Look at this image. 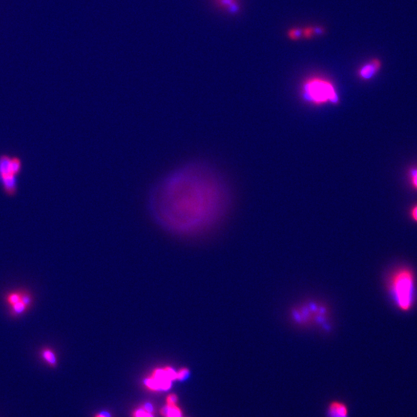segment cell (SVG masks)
Here are the masks:
<instances>
[{
  "instance_id": "1",
  "label": "cell",
  "mask_w": 417,
  "mask_h": 417,
  "mask_svg": "<svg viewBox=\"0 0 417 417\" xmlns=\"http://www.w3.org/2000/svg\"><path fill=\"white\" fill-rule=\"evenodd\" d=\"M147 198L155 222L179 234L203 233L215 227L225 216L231 200L224 178L202 160L189 161L165 174Z\"/></svg>"
},
{
  "instance_id": "2",
  "label": "cell",
  "mask_w": 417,
  "mask_h": 417,
  "mask_svg": "<svg viewBox=\"0 0 417 417\" xmlns=\"http://www.w3.org/2000/svg\"><path fill=\"white\" fill-rule=\"evenodd\" d=\"M385 288L390 301L397 310L409 313L417 301V274L408 264H397L389 270L385 277Z\"/></svg>"
},
{
  "instance_id": "3",
  "label": "cell",
  "mask_w": 417,
  "mask_h": 417,
  "mask_svg": "<svg viewBox=\"0 0 417 417\" xmlns=\"http://www.w3.org/2000/svg\"><path fill=\"white\" fill-rule=\"evenodd\" d=\"M299 95L301 101L311 107L337 106L341 103L335 83L321 74H312L304 78L300 84Z\"/></svg>"
},
{
  "instance_id": "4",
  "label": "cell",
  "mask_w": 417,
  "mask_h": 417,
  "mask_svg": "<svg viewBox=\"0 0 417 417\" xmlns=\"http://www.w3.org/2000/svg\"><path fill=\"white\" fill-rule=\"evenodd\" d=\"M291 318L297 326L315 327L322 331L331 328L329 308L321 301H306L296 305L292 309Z\"/></svg>"
},
{
  "instance_id": "5",
  "label": "cell",
  "mask_w": 417,
  "mask_h": 417,
  "mask_svg": "<svg viewBox=\"0 0 417 417\" xmlns=\"http://www.w3.org/2000/svg\"><path fill=\"white\" fill-rule=\"evenodd\" d=\"M23 168L22 159L17 155L0 154V187L5 196L14 198L19 192V178Z\"/></svg>"
},
{
  "instance_id": "6",
  "label": "cell",
  "mask_w": 417,
  "mask_h": 417,
  "mask_svg": "<svg viewBox=\"0 0 417 417\" xmlns=\"http://www.w3.org/2000/svg\"><path fill=\"white\" fill-rule=\"evenodd\" d=\"M177 380V372L171 366L154 369L151 375L144 380V385L151 391H167Z\"/></svg>"
},
{
  "instance_id": "7",
  "label": "cell",
  "mask_w": 417,
  "mask_h": 417,
  "mask_svg": "<svg viewBox=\"0 0 417 417\" xmlns=\"http://www.w3.org/2000/svg\"><path fill=\"white\" fill-rule=\"evenodd\" d=\"M382 67V62L379 58H372L358 67L357 77L362 82H369L375 78Z\"/></svg>"
},
{
  "instance_id": "8",
  "label": "cell",
  "mask_w": 417,
  "mask_h": 417,
  "mask_svg": "<svg viewBox=\"0 0 417 417\" xmlns=\"http://www.w3.org/2000/svg\"><path fill=\"white\" fill-rule=\"evenodd\" d=\"M327 417H349V409L345 402L333 401L326 410Z\"/></svg>"
},
{
  "instance_id": "9",
  "label": "cell",
  "mask_w": 417,
  "mask_h": 417,
  "mask_svg": "<svg viewBox=\"0 0 417 417\" xmlns=\"http://www.w3.org/2000/svg\"><path fill=\"white\" fill-rule=\"evenodd\" d=\"M41 356L50 367L56 368L58 366L57 354L50 348H43L41 351Z\"/></svg>"
},
{
  "instance_id": "10",
  "label": "cell",
  "mask_w": 417,
  "mask_h": 417,
  "mask_svg": "<svg viewBox=\"0 0 417 417\" xmlns=\"http://www.w3.org/2000/svg\"><path fill=\"white\" fill-rule=\"evenodd\" d=\"M216 2L220 7L225 9L228 13L236 14L240 11L238 0H216Z\"/></svg>"
},
{
  "instance_id": "11",
  "label": "cell",
  "mask_w": 417,
  "mask_h": 417,
  "mask_svg": "<svg viewBox=\"0 0 417 417\" xmlns=\"http://www.w3.org/2000/svg\"><path fill=\"white\" fill-rule=\"evenodd\" d=\"M303 39H311L316 36L322 35L325 33V29L322 26H309L301 28Z\"/></svg>"
},
{
  "instance_id": "12",
  "label": "cell",
  "mask_w": 417,
  "mask_h": 417,
  "mask_svg": "<svg viewBox=\"0 0 417 417\" xmlns=\"http://www.w3.org/2000/svg\"><path fill=\"white\" fill-rule=\"evenodd\" d=\"M160 414L164 417H183V412L177 404L166 405L161 408Z\"/></svg>"
},
{
  "instance_id": "13",
  "label": "cell",
  "mask_w": 417,
  "mask_h": 417,
  "mask_svg": "<svg viewBox=\"0 0 417 417\" xmlns=\"http://www.w3.org/2000/svg\"><path fill=\"white\" fill-rule=\"evenodd\" d=\"M28 309H28L27 307L22 301H19V302L16 303L14 305L10 306V314L13 317H18V316H21L22 314H24L25 312Z\"/></svg>"
},
{
  "instance_id": "14",
  "label": "cell",
  "mask_w": 417,
  "mask_h": 417,
  "mask_svg": "<svg viewBox=\"0 0 417 417\" xmlns=\"http://www.w3.org/2000/svg\"><path fill=\"white\" fill-rule=\"evenodd\" d=\"M287 36L291 41H296L302 39V31L301 28L293 27L288 30Z\"/></svg>"
},
{
  "instance_id": "15",
  "label": "cell",
  "mask_w": 417,
  "mask_h": 417,
  "mask_svg": "<svg viewBox=\"0 0 417 417\" xmlns=\"http://www.w3.org/2000/svg\"><path fill=\"white\" fill-rule=\"evenodd\" d=\"M21 301H22L28 309H30L33 304V296L27 291H21Z\"/></svg>"
},
{
  "instance_id": "16",
  "label": "cell",
  "mask_w": 417,
  "mask_h": 417,
  "mask_svg": "<svg viewBox=\"0 0 417 417\" xmlns=\"http://www.w3.org/2000/svg\"><path fill=\"white\" fill-rule=\"evenodd\" d=\"M408 175L410 186L414 190L417 191V167L410 168Z\"/></svg>"
},
{
  "instance_id": "17",
  "label": "cell",
  "mask_w": 417,
  "mask_h": 417,
  "mask_svg": "<svg viewBox=\"0 0 417 417\" xmlns=\"http://www.w3.org/2000/svg\"><path fill=\"white\" fill-rule=\"evenodd\" d=\"M6 301L8 303V305H10V306L19 302V301H21V292H12V293H9L6 297Z\"/></svg>"
},
{
  "instance_id": "18",
  "label": "cell",
  "mask_w": 417,
  "mask_h": 417,
  "mask_svg": "<svg viewBox=\"0 0 417 417\" xmlns=\"http://www.w3.org/2000/svg\"><path fill=\"white\" fill-rule=\"evenodd\" d=\"M132 417H155V416L153 414L146 411L141 406L132 413Z\"/></svg>"
},
{
  "instance_id": "19",
  "label": "cell",
  "mask_w": 417,
  "mask_h": 417,
  "mask_svg": "<svg viewBox=\"0 0 417 417\" xmlns=\"http://www.w3.org/2000/svg\"><path fill=\"white\" fill-rule=\"evenodd\" d=\"M190 375V372L187 368H182L177 372V380L183 381L186 380Z\"/></svg>"
},
{
  "instance_id": "20",
  "label": "cell",
  "mask_w": 417,
  "mask_h": 417,
  "mask_svg": "<svg viewBox=\"0 0 417 417\" xmlns=\"http://www.w3.org/2000/svg\"><path fill=\"white\" fill-rule=\"evenodd\" d=\"M179 398L175 394H170L167 398V404L168 405H176L177 404Z\"/></svg>"
},
{
  "instance_id": "21",
  "label": "cell",
  "mask_w": 417,
  "mask_h": 417,
  "mask_svg": "<svg viewBox=\"0 0 417 417\" xmlns=\"http://www.w3.org/2000/svg\"><path fill=\"white\" fill-rule=\"evenodd\" d=\"M410 217L411 218V220L414 223L417 224V204H416V205H414V207L410 208Z\"/></svg>"
},
{
  "instance_id": "22",
  "label": "cell",
  "mask_w": 417,
  "mask_h": 417,
  "mask_svg": "<svg viewBox=\"0 0 417 417\" xmlns=\"http://www.w3.org/2000/svg\"><path fill=\"white\" fill-rule=\"evenodd\" d=\"M142 408L146 410V411H148V413H151V414H154V412H155V408H154L153 405L151 404V402H146L143 404V406H142Z\"/></svg>"
}]
</instances>
